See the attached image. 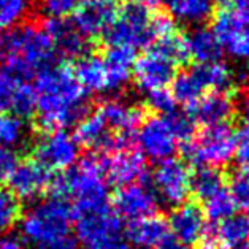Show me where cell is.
Here are the masks:
<instances>
[{"instance_id":"6da1fadb","label":"cell","mask_w":249,"mask_h":249,"mask_svg":"<svg viewBox=\"0 0 249 249\" xmlns=\"http://www.w3.org/2000/svg\"><path fill=\"white\" fill-rule=\"evenodd\" d=\"M35 114L48 130L78 124L88 114V92L69 67L60 62L41 70L34 78Z\"/></svg>"},{"instance_id":"5bb4252c","label":"cell","mask_w":249,"mask_h":249,"mask_svg":"<svg viewBox=\"0 0 249 249\" xmlns=\"http://www.w3.org/2000/svg\"><path fill=\"white\" fill-rule=\"evenodd\" d=\"M100 114L105 125L110 129L124 148H129L135 142V133L143 121V113L140 108L129 105L124 100L110 99L105 100L95 110Z\"/></svg>"},{"instance_id":"ee69618b","label":"cell","mask_w":249,"mask_h":249,"mask_svg":"<svg viewBox=\"0 0 249 249\" xmlns=\"http://www.w3.org/2000/svg\"><path fill=\"white\" fill-rule=\"evenodd\" d=\"M144 3H148V5H157V3H160V5H165L167 3V0H143Z\"/></svg>"},{"instance_id":"f35d334b","label":"cell","mask_w":249,"mask_h":249,"mask_svg":"<svg viewBox=\"0 0 249 249\" xmlns=\"http://www.w3.org/2000/svg\"><path fill=\"white\" fill-rule=\"evenodd\" d=\"M18 83L19 81H13L7 76L0 75V114L11 111V103H13Z\"/></svg>"},{"instance_id":"4dcf8cb0","label":"cell","mask_w":249,"mask_h":249,"mask_svg":"<svg viewBox=\"0 0 249 249\" xmlns=\"http://www.w3.org/2000/svg\"><path fill=\"white\" fill-rule=\"evenodd\" d=\"M21 219V200L8 187L0 186V235L8 233Z\"/></svg>"},{"instance_id":"2e32d148","label":"cell","mask_w":249,"mask_h":249,"mask_svg":"<svg viewBox=\"0 0 249 249\" xmlns=\"http://www.w3.org/2000/svg\"><path fill=\"white\" fill-rule=\"evenodd\" d=\"M168 233L184 246H194L202 241L208 224L203 210L196 203H183L172 211L168 217Z\"/></svg>"},{"instance_id":"9c48e42d","label":"cell","mask_w":249,"mask_h":249,"mask_svg":"<svg viewBox=\"0 0 249 249\" xmlns=\"http://www.w3.org/2000/svg\"><path fill=\"white\" fill-rule=\"evenodd\" d=\"M178 64L157 45L151 43L143 56L135 59L132 76L142 92L168 88L178 73Z\"/></svg>"},{"instance_id":"ba28073f","label":"cell","mask_w":249,"mask_h":249,"mask_svg":"<svg viewBox=\"0 0 249 249\" xmlns=\"http://www.w3.org/2000/svg\"><path fill=\"white\" fill-rule=\"evenodd\" d=\"M75 235L83 249H132L125 226L111 206L73 216Z\"/></svg>"},{"instance_id":"d6986e66","label":"cell","mask_w":249,"mask_h":249,"mask_svg":"<svg viewBox=\"0 0 249 249\" xmlns=\"http://www.w3.org/2000/svg\"><path fill=\"white\" fill-rule=\"evenodd\" d=\"M75 138L78 144H83L88 149L97 151L102 154H111L121 149H127L123 146L118 137L108 129L97 111L86 114L80 123L76 124Z\"/></svg>"},{"instance_id":"7a4b0ae2","label":"cell","mask_w":249,"mask_h":249,"mask_svg":"<svg viewBox=\"0 0 249 249\" xmlns=\"http://www.w3.org/2000/svg\"><path fill=\"white\" fill-rule=\"evenodd\" d=\"M57 62L59 54L41 26L18 24L0 34V75L30 83L41 70Z\"/></svg>"},{"instance_id":"277c9868","label":"cell","mask_w":249,"mask_h":249,"mask_svg":"<svg viewBox=\"0 0 249 249\" xmlns=\"http://www.w3.org/2000/svg\"><path fill=\"white\" fill-rule=\"evenodd\" d=\"M50 186L53 187L51 196L62 197L71 205L73 216L111 206L100 156L84 157L76 167H70L51 179Z\"/></svg>"},{"instance_id":"74e56055","label":"cell","mask_w":249,"mask_h":249,"mask_svg":"<svg viewBox=\"0 0 249 249\" xmlns=\"http://www.w3.org/2000/svg\"><path fill=\"white\" fill-rule=\"evenodd\" d=\"M233 159L243 172H249V123L236 132V146Z\"/></svg>"},{"instance_id":"f6af8a7d","label":"cell","mask_w":249,"mask_h":249,"mask_svg":"<svg viewBox=\"0 0 249 249\" xmlns=\"http://www.w3.org/2000/svg\"><path fill=\"white\" fill-rule=\"evenodd\" d=\"M2 30H5V29H3L2 26H0V34H2Z\"/></svg>"},{"instance_id":"f546056e","label":"cell","mask_w":249,"mask_h":249,"mask_svg":"<svg viewBox=\"0 0 249 249\" xmlns=\"http://www.w3.org/2000/svg\"><path fill=\"white\" fill-rule=\"evenodd\" d=\"M203 205L205 206L202 210L205 213V217L211 224H217L224 219H227L229 216L235 214V210H236L233 198L226 187H222L217 194H214V196L210 197L208 200H205Z\"/></svg>"},{"instance_id":"7402d4cb","label":"cell","mask_w":249,"mask_h":249,"mask_svg":"<svg viewBox=\"0 0 249 249\" xmlns=\"http://www.w3.org/2000/svg\"><path fill=\"white\" fill-rule=\"evenodd\" d=\"M102 59L107 69L108 94L118 92L130 81L137 51L125 46H110Z\"/></svg>"},{"instance_id":"52a82bcc","label":"cell","mask_w":249,"mask_h":249,"mask_svg":"<svg viewBox=\"0 0 249 249\" xmlns=\"http://www.w3.org/2000/svg\"><path fill=\"white\" fill-rule=\"evenodd\" d=\"M236 146V132L229 123L210 125L183 143L181 153L187 165L192 167H224L233 160Z\"/></svg>"},{"instance_id":"d590c367","label":"cell","mask_w":249,"mask_h":249,"mask_svg":"<svg viewBox=\"0 0 249 249\" xmlns=\"http://www.w3.org/2000/svg\"><path fill=\"white\" fill-rule=\"evenodd\" d=\"M146 105L159 116H167L176 110V100L168 88L146 92Z\"/></svg>"},{"instance_id":"44dd1931","label":"cell","mask_w":249,"mask_h":249,"mask_svg":"<svg viewBox=\"0 0 249 249\" xmlns=\"http://www.w3.org/2000/svg\"><path fill=\"white\" fill-rule=\"evenodd\" d=\"M71 22L80 30L83 37L100 38L105 29L114 19L116 10L107 0H83L73 13Z\"/></svg>"},{"instance_id":"484cf974","label":"cell","mask_w":249,"mask_h":249,"mask_svg":"<svg viewBox=\"0 0 249 249\" xmlns=\"http://www.w3.org/2000/svg\"><path fill=\"white\" fill-rule=\"evenodd\" d=\"M73 75L86 92L108 94L107 69L102 57L92 56V54H84L80 59H76Z\"/></svg>"},{"instance_id":"8fae6325","label":"cell","mask_w":249,"mask_h":249,"mask_svg":"<svg viewBox=\"0 0 249 249\" xmlns=\"http://www.w3.org/2000/svg\"><path fill=\"white\" fill-rule=\"evenodd\" d=\"M80 157L76 138L64 129L48 130L34 146V160L48 172H65L73 167Z\"/></svg>"},{"instance_id":"8d00e7d4","label":"cell","mask_w":249,"mask_h":249,"mask_svg":"<svg viewBox=\"0 0 249 249\" xmlns=\"http://www.w3.org/2000/svg\"><path fill=\"white\" fill-rule=\"evenodd\" d=\"M83 0H40V11L46 18H67Z\"/></svg>"},{"instance_id":"83f0119b","label":"cell","mask_w":249,"mask_h":249,"mask_svg":"<svg viewBox=\"0 0 249 249\" xmlns=\"http://www.w3.org/2000/svg\"><path fill=\"white\" fill-rule=\"evenodd\" d=\"M224 187V175L216 167H197L191 173V192L205 202Z\"/></svg>"},{"instance_id":"30bf717a","label":"cell","mask_w":249,"mask_h":249,"mask_svg":"<svg viewBox=\"0 0 249 249\" xmlns=\"http://www.w3.org/2000/svg\"><path fill=\"white\" fill-rule=\"evenodd\" d=\"M151 186L159 203L173 208L186 203L191 194V172L187 163L175 157L159 162L153 173Z\"/></svg>"},{"instance_id":"9a60e30c","label":"cell","mask_w":249,"mask_h":249,"mask_svg":"<svg viewBox=\"0 0 249 249\" xmlns=\"http://www.w3.org/2000/svg\"><path fill=\"white\" fill-rule=\"evenodd\" d=\"M103 176L114 186H127L143 181L146 176V159L132 149H121L116 153L100 156Z\"/></svg>"},{"instance_id":"4316f807","label":"cell","mask_w":249,"mask_h":249,"mask_svg":"<svg viewBox=\"0 0 249 249\" xmlns=\"http://www.w3.org/2000/svg\"><path fill=\"white\" fill-rule=\"evenodd\" d=\"M165 7L172 19L197 27L208 21L214 11L213 0H167Z\"/></svg>"},{"instance_id":"7c38bea8","label":"cell","mask_w":249,"mask_h":249,"mask_svg":"<svg viewBox=\"0 0 249 249\" xmlns=\"http://www.w3.org/2000/svg\"><path fill=\"white\" fill-rule=\"evenodd\" d=\"M135 143L144 159L157 163L173 157L179 144L167 116L159 114L142 121L135 133Z\"/></svg>"},{"instance_id":"5b68a950","label":"cell","mask_w":249,"mask_h":249,"mask_svg":"<svg viewBox=\"0 0 249 249\" xmlns=\"http://www.w3.org/2000/svg\"><path fill=\"white\" fill-rule=\"evenodd\" d=\"M100 38L108 48L125 46L133 51L146 50L157 38L156 15L143 0H129L116 10L114 19Z\"/></svg>"},{"instance_id":"cb8c5ba5","label":"cell","mask_w":249,"mask_h":249,"mask_svg":"<svg viewBox=\"0 0 249 249\" xmlns=\"http://www.w3.org/2000/svg\"><path fill=\"white\" fill-rule=\"evenodd\" d=\"M216 248L248 249L249 248V214H232L211 226Z\"/></svg>"},{"instance_id":"bcb514c9","label":"cell","mask_w":249,"mask_h":249,"mask_svg":"<svg viewBox=\"0 0 249 249\" xmlns=\"http://www.w3.org/2000/svg\"><path fill=\"white\" fill-rule=\"evenodd\" d=\"M107 2H111V3H113V2H114V0H107Z\"/></svg>"},{"instance_id":"b9f144b4","label":"cell","mask_w":249,"mask_h":249,"mask_svg":"<svg viewBox=\"0 0 249 249\" xmlns=\"http://www.w3.org/2000/svg\"><path fill=\"white\" fill-rule=\"evenodd\" d=\"M154 249H187V246H184L183 243L178 241L175 236H172L168 233Z\"/></svg>"},{"instance_id":"ac0fdd59","label":"cell","mask_w":249,"mask_h":249,"mask_svg":"<svg viewBox=\"0 0 249 249\" xmlns=\"http://www.w3.org/2000/svg\"><path fill=\"white\" fill-rule=\"evenodd\" d=\"M51 175L35 160L18 162L8 176V189L19 200H35L51 184Z\"/></svg>"},{"instance_id":"3957f363","label":"cell","mask_w":249,"mask_h":249,"mask_svg":"<svg viewBox=\"0 0 249 249\" xmlns=\"http://www.w3.org/2000/svg\"><path fill=\"white\" fill-rule=\"evenodd\" d=\"M71 226V205L62 197L51 196L35 203L19 219V233L22 243L35 249H75Z\"/></svg>"},{"instance_id":"60d3db41","label":"cell","mask_w":249,"mask_h":249,"mask_svg":"<svg viewBox=\"0 0 249 249\" xmlns=\"http://www.w3.org/2000/svg\"><path fill=\"white\" fill-rule=\"evenodd\" d=\"M0 249H24V243L19 236L5 233L0 235Z\"/></svg>"},{"instance_id":"7bdbcfd3","label":"cell","mask_w":249,"mask_h":249,"mask_svg":"<svg viewBox=\"0 0 249 249\" xmlns=\"http://www.w3.org/2000/svg\"><path fill=\"white\" fill-rule=\"evenodd\" d=\"M240 108H241V113L245 119L249 123V89L246 90L245 94L241 97V102H240Z\"/></svg>"},{"instance_id":"603a6c76","label":"cell","mask_w":249,"mask_h":249,"mask_svg":"<svg viewBox=\"0 0 249 249\" xmlns=\"http://www.w3.org/2000/svg\"><path fill=\"white\" fill-rule=\"evenodd\" d=\"M168 235L167 221L160 216L151 214L142 219L130 221L125 227V238L132 248L154 249Z\"/></svg>"},{"instance_id":"d6a6232c","label":"cell","mask_w":249,"mask_h":249,"mask_svg":"<svg viewBox=\"0 0 249 249\" xmlns=\"http://www.w3.org/2000/svg\"><path fill=\"white\" fill-rule=\"evenodd\" d=\"M27 10V0H0V26L10 29L21 24Z\"/></svg>"},{"instance_id":"ab89813d","label":"cell","mask_w":249,"mask_h":249,"mask_svg":"<svg viewBox=\"0 0 249 249\" xmlns=\"http://www.w3.org/2000/svg\"><path fill=\"white\" fill-rule=\"evenodd\" d=\"M16 163H18L16 154L13 151L0 146V181L8 179L11 170L15 168Z\"/></svg>"},{"instance_id":"4fadbf2b","label":"cell","mask_w":249,"mask_h":249,"mask_svg":"<svg viewBox=\"0 0 249 249\" xmlns=\"http://www.w3.org/2000/svg\"><path fill=\"white\" fill-rule=\"evenodd\" d=\"M159 206V198L151 183L138 181V183L119 187L113 200V211L125 221H137L142 217L156 214Z\"/></svg>"},{"instance_id":"e0dca14e","label":"cell","mask_w":249,"mask_h":249,"mask_svg":"<svg viewBox=\"0 0 249 249\" xmlns=\"http://www.w3.org/2000/svg\"><path fill=\"white\" fill-rule=\"evenodd\" d=\"M41 27L50 37L59 57L80 59L84 54H89V40L83 37L69 18H46Z\"/></svg>"},{"instance_id":"836d02e7","label":"cell","mask_w":249,"mask_h":249,"mask_svg":"<svg viewBox=\"0 0 249 249\" xmlns=\"http://www.w3.org/2000/svg\"><path fill=\"white\" fill-rule=\"evenodd\" d=\"M230 196H232L236 208H241L249 214V172H240L233 173L230 176L229 189Z\"/></svg>"},{"instance_id":"d4e9b609","label":"cell","mask_w":249,"mask_h":249,"mask_svg":"<svg viewBox=\"0 0 249 249\" xmlns=\"http://www.w3.org/2000/svg\"><path fill=\"white\" fill-rule=\"evenodd\" d=\"M187 57L196 60V64H208L216 62L222 56V46L219 40L211 29L196 27L184 37Z\"/></svg>"},{"instance_id":"ffe728a7","label":"cell","mask_w":249,"mask_h":249,"mask_svg":"<svg viewBox=\"0 0 249 249\" xmlns=\"http://www.w3.org/2000/svg\"><path fill=\"white\" fill-rule=\"evenodd\" d=\"M186 113L189 114L196 125L210 127L226 124L235 114V102L229 94L208 92L187 105Z\"/></svg>"},{"instance_id":"f1b7e54d","label":"cell","mask_w":249,"mask_h":249,"mask_svg":"<svg viewBox=\"0 0 249 249\" xmlns=\"http://www.w3.org/2000/svg\"><path fill=\"white\" fill-rule=\"evenodd\" d=\"M27 140V127L24 119L11 113L0 114V146L13 151L21 148Z\"/></svg>"},{"instance_id":"1f68e13d","label":"cell","mask_w":249,"mask_h":249,"mask_svg":"<svg viewBox=\"0 0 249 249\" xmlns=\"http://www.w3.org/2000/svg\"><path fill=\"white\" fill-rule=\"evenodd\" d=\"M10 113L21 119L35 114V90L30 83H18Z\"/></svg>"},{"instance_id":"8992f818","label":"cell","mask_w":249,"mask_h":249,"mask_svg":"<svg viewBox=\"0 0 249 249\" xmlns=\"http://www.w3.org/2000/svg\"><path fill=\"white\" fill-rule=\"evenodd\" d=\"M236 73L226 62L216 60L208 64H196L181 73H176L172 81V94L176 103L191 105L208 92H224L235 86Z\"/></svg>"},{"instance_id":"e575fe53","label":"cell","mask_w":249,"mask_h":249,"mask_svg":"<svg viewBox=\"0 0 249 249\" xmlns=\"http://www.w3.org/2000/svg\"><path fill=\"white\" fill-rule=\"evenodd\" d=\"M167 119L170 125H172L173 133L178 138L179 143H186L196 137V123L191 119V116L186 111H178L175 110L170 114H167Z\"/></svg>"}]
</instances>
